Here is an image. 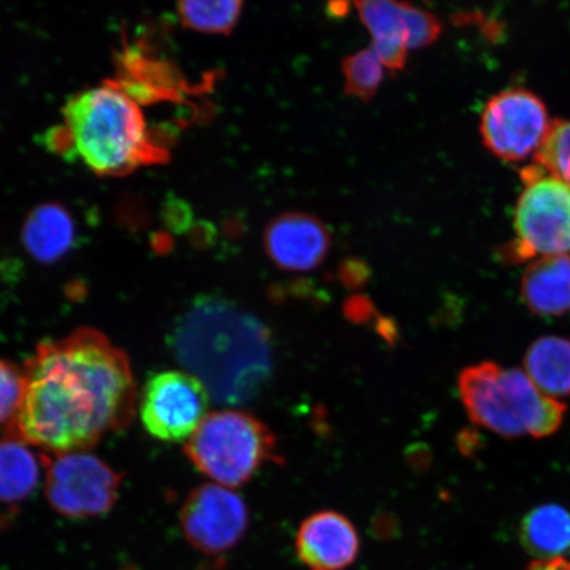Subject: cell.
Returning a JSON list of instances; mask_svg holds the SVG:
<instances>
[{"label":"cell","instance_id":"1","mask_svg":"<svg viewBox=\"0 0 570 570\" xmlns=\"http://www.w3.org/2000/svg\"><path fill=\"white\" fill-rule=\"evenodd\" d=\"M23 372V402L7 434L53 455L88 452L137 412L130 361L91 327L41 342Z\"/></svg>","mask_w":570,"mask_h":570},{"label":"cell","instance_id":"2","mask_svg":"<svg viewBox=\"0 0 570 570\" xmlns=\"http://www.w3.org/2000/svg\"><path fill=\"white\" fill-rule=\"evenodd\" d=\"M169 348L220 404L253 401L273 375L268 327L224 297H197L176 321Z\"/></svg>","mask_w":570,"mask_h":570},{"label":"cell","instance_id":"3","mask_svg":"<svg viewBox=\"0 0 570 570\" xmlns=\"http://www.w3.org/2000/svg\"><path fill=\"white\" fill-rule=\"evenodd\" d=\"M51 140L55 148L104 176L126 175L154 151L140 107L111 85L71 98L63 107V126Z\"/></svg>","mask_w":570,"mask_h":570},{"label":"cell","instance_id":"4","mask_svg":"<svg viewBox=\"0 0 570 570\" xmlns=\"http://www.w3.org/2000/svg\"><path fill=\"white\" fill-rule=\"evenodd\" d=\"M468 415L503 438H547L559 430L566 405L537 387L530 376L494 362L470 366L459 377Z\"/></svg>","mask_w":570,"mask_h":570},{"label":"cell","instance_id":"5","mask_svg":"<svg viewBox=\"0 0 570 570\" xmlns=\"http://www.w3.org/2000/svg\"><path fill=\"white\" fill-rule=\"evenodd\" d=\"M198 472L227 488L254 479L268 462H282L273 431L245 411L209 413L184 446Z\"/></svg>","mask_w":570,"mask_h":570},{"label":"cell","instance_id":"6","mask_svg":"<svg viewBox=\"0 0 570 570\" xmlns=\"http://www.w3.org/2000/svg\"><path fill=\"white\" fill-rule=\"evenodd\" d=\"M512 245L514 261L570 254V187L539 164L522 173Z\"/></svg>","mask_w":570,"mask_h":570},{"label":"cell","instance_id":"7","mask_svg":"<svg viewBox=\"0 0 570 570\" xmlns=\"http://www.w3.org/2000/svg\"><path fill=\"white\" fill-rule=\"evenodd\" d=\"M124 475L88 452L56 454L46 463V495L68 519H91L116 505Z\"/></svg>","mask_w":570,"mask_h":570},{"label":"cell","instance_id":"8","mask_svg":"<svg viewBox=\"0 0 570 570\" xmlns=\"http://www.w3.org/2000/svg\"><path fill=\"white\" fill-rule=\"evenodd\" d=\"M210 394L195 375L169 370L149 377L141 391L142 425L164 443L189 440L209 415Z\"/></svg>","mask_w":570,"mask_h":570},{"label":"cell","instance_id":"9","mask_svg":"<svg viewBox=\"0 0 570 570\" xmlns=\"http://www.w3.org/2000/svg\"><path fill=\"white\" fill-rule=\"evenodd\" d=\"M551 127L544 104L522 89L499 92L484 106L481 118L484 146L508 161L537 155Z\"/></svg>","mask_w":570,"mask_h":570},{"label":"cell","instance_id":"10","mask_svg":"<svg viewBox=\"0 0 570 570\" xmlns=\"http://www.w3.org/2000/svg\"><path fill=\"white\" fill-rule=\"evenodd\" d=\"M249 512L237 493L219 484H203L190 494L180 511L185 539L198 552L218 556L237 547L248 530Z\"/></svg>","mask_w":570,"mask_h":570},{"label":"cell","instance_id":"11","mask_svg":"<svg viewBox=\"0 0 570 570\" xmlns=\"http://www.w3.org/2000/svg\"><path fill=\"white\" fill-rule=\"evenodd\" d=\"M295 550L309 570H345L358 559L361 538L351 519L338 511L324 510L298 527Z\"/></svg>","mask_w":570,"mask_h":570},{"label":"cell","instance_id":"12","mask_svg":"<svg viewBox=\"0 0 570 570\" xmlns=\"http://www.w3.org/2000/svg\"><path fill=\"white\" fill-rule=\"evenodd\" d=\"M331 233L315 216L285 213L271 220L265 230V249L275 265L291 273L315 269L326 258Z\"/></svg>","mask_w":570,"mask_h":570},{"label":"cell","instance_id":"13","mask_svg":"<svg viewBox=\"0 0 570 570\" xmlns=\"http://www.w3.org/2000/svg\"><path fill=\"white\" fill-rule=\"evenodd\" d=\"M363 24L373 36V51L384 68L402 70L407 61L409 28L405 3L389 0L356 2Z\"/></svg>","mask_w":570,"mask_h":570},{"label":"cell","instance_id":"14","mask_svg":"<svg viewBox=\"0 0 570 570\" xmlns=\"http://www.w3.org/2000/svg\"><path fill=\"white\" fill-rule=\"evenodd\" d=\"M522 297L540 316H561L570 312V255L544 256L527 267Z\"/></svg>","mask_w":570,"mask_h":570},{"label":"cell","instance_id":"15","mask_svg":"<svg viewBox=\"0 0 570 570\" xmlns=\"http://www.w3.org/2000/svg\"><path fill=\"white\" fill-rule=\"evenodd\" d=\"M21 238L33 259L52 265L75 247V219L60 204L40 205L26 219Z\"/></svg>","mask_w":570,"mask_h":570},{"label":"cell","instance_id":"16","mask_svg":"<svg viewBox=\"0 0 570 570\" xmlns=\"http://www.w3.org/2000/svg\"><path fill=\"white\" fill-rule=\"evenodd\" d=\"M47 455L17 438L0 440V503L24 502L38 489Z\"/></svg>","mask_w":570,"mask_h":570},{"label":"cell","instance_id":"17","mask_svg":"<svg viewBox=\"0 0 570 570\" xmlns=\"http://www.w3.org/2000/svg\"><path fill=\"white\" fill-rule=\"evenodd\" d=\"M520 543L539 560L562 558L570 551V512L558 504H544L529 512L520 523Z\"/></svg>","mask_w":570,"mask_h":570},{"label":"cell","instance_id":"18","mask_svg":"<svg viewBox=\"0 0 570 570\" xmlns=\"http://www.w3.org/2000/svg\"><path fill=\"white\" fill-rule=\"evenodd\" d=\"M527 375L548 396L570 395V340L543 337L525 354Z\"/></svg>","mask_w":570,"mask_h":570},{"label":"cell","instance_id":"19","mask_svg":"<svg viewBox=\"0 0 570 570\" xmlns=\"http://www.w3.org/2000/svg\"><path fill=\"white\" fill-rule=\"evenodd\" d=\"M244 3L235 0L218 2H183L178 16L185 27L205 33L227 35L237 26Z\"/></svg>","mask_w":570,"mask_h":570},{"label":"cell","instance_id":"20","mask_svg":"<svg viewBox=\"0 0 570 570\" xmlns=\"http://www.w3.org/2000/svg\"><path fill=\"white\" fill-rule=\"evenodd\" d=\"M383 63L373 48L347 56L342 61V73L345 77L346 95L370 102L375 97L383 80Z\"/></svg>","mask_w":570,"mask_h":570},{"label":"cell","instance_id":"21","mask_svg":"<svg viewBox=\"0 0 570 570\" xmlns=\"http://www.w3.org/2000/svg\"><path fill=\"white\" fill-rule=\"evenodd\" d=\"M534 159L570 187V119L553 120L550 134Z\"/></svg>","mask_w":570,"mask_h":570},{"label":"cell","instance_id":"22","mask_svg":"<svg viewBox=\"0 0 570 570\" xmlns=\"http://www.w3.org/2000/svg\"><path fill=\"white\" fill-rule=\"evenodd\" d=\"M26 377L23 370L0 358V428H7L16 420L23 402Z\"/></svg>","mask_w":570,"mask_h":570},{"label":"cell","instance_id":"23","mask_svg":"<svg viewBox=\"0 0 570 570\" xmlns=\"http://www.w3.org/2000/svg\"><path fill=\"white\" fill-rule=\"evenodd\" d=\"M405 16H407L409 49L431 46L443 31L441 21L430 11L405 3Z\"/></svg>","mask_w":570,"mask_h":570},{"label":"cell","instance_id":"24","mask_svg":"<svg viewBox=\"0 0 570 570\" xmlns=\"http://www.w3.org/2000/svg\"><path fill=\"white\" fill-rule=\"evenodd\" d=\"M368 277V268L358 259H348L341 266V279L347 287H358Z\"/></svg>","mask_w":570,"mask_h":570},{"label":"cell","instance_id":"25","mask_svg":"<svg viewBox=\"0 0 570 570\" xmlns=\"http://www.w3.org/2000/svg\"><path fill=\"white\" fill-rule=\"evenodd\" d=\"M527 570H570V561L564 558L537 560L531 562Z\"/></svg>","mask_w":570,"mask_h":570}]
</instances>
